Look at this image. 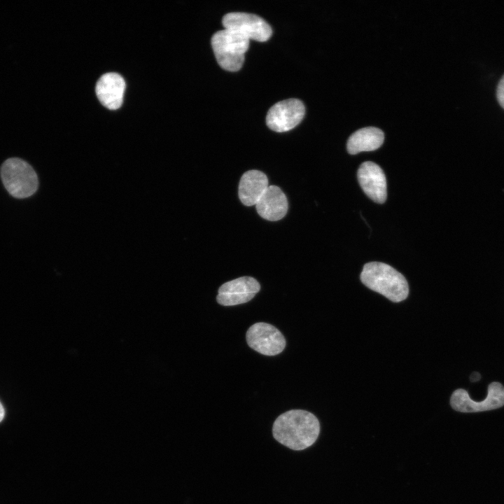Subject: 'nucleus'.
I'll return each instance as SVG.
<instances>
[{"instance_id":"f03ea898","label":"nucleus","mask_w":504,"mask_h":504,"mask_svg":"<svg viewBox=\"0 0 504 504\" xmlns=\"http://www.w3.org/2000/svg\"><path fill=\"white\" fill-rule=\"evenodd\" d=\"M360 278L365 286L393 302L403 301L408 296L409 286L405 276L386 263H366Z\"/></svg>"},{"instance_id":"9d476101","label":"nucleus","mask_w":504,"mask_h":504,"mask_svg":"<svg viewBox=\"0 0 504 504\" xmlns=\"http://www.w3.org/2000/svg\"><path fill=\"white\" fill-rule=\"evenodd\" d=\"M125 82L117 73H106L96 85V94L102 105L111 110L120 107L123 101Z\"/></svg>"},{"instance_id":"6e6552de","label":"nucleus","mask_w":504,"mask_h":504,"mask_svg":"<svg viewBox=\"0 0 504 504\" xmlns=\"http://www.w3.org/2000/svg\"><path fill=\"white\" fill-rule=\"evenodd\" d=\"M305 108L297 99H288L276 103L268 111L266 123L270 129L276 132L289 131L303 119Z\"/></svg>"},{"instance_id":"ddd939ff","label":"nucleus","mask_w":504,"mask_h":504,"mask_svg":"<svg viewBox=\"0 0 504 504\" xmlns=\"http://www.w3.org/2000/svg\"><path fill=\"white\" fill-rule=\"evenodd\" d=\"M384 140V134L379 128L367 127L354 132L348 139L346 149L351 155L379 148Z\"/></svg>"},{"instance_id":"9b49d317","label":"nucleus","mask_w":504,"mask_h":504,"mask_svg":"<svg viewBox=\"0 0 504 504\" xmlns=\"http://www.w3.org/2000/svg\"><path fill=\"white\" fill-rule=\"evenodd\" d=\"M255 205L258 214L270 221L283 218L288 211L286 195L276 186H269Z\"/></svg>"},{"instance_id":"423d86ee","label":"nucleus","mask_w":504,"mask_h":504,"mask_svg":"<svg viewBox=\"0 0 504 504\" xmlns=\"http://www.w3.org/2000/svg\"><path fill=\"white\" fill-rule=\"evenodd\" d=\"M222 22L225 29L237 31L249 40L267 41L272 34L271 27L265 20L251 13H229L223 16Z\"/></svg>"},{"instance_id":"f3484780","label":"nucleus","mask_w":504,"mask_h":504,"mask_svg":"<svg viewBox=\"0 0 504 504\" xmlns=\"http://www.w3.org/2000/svg\"><path fill=\"white\" fill-rule=\"evenodd\" d=\"M481 376L478 372H473L470 377V379L472 382H476L480 379Z\"/></svg>"},{"instance_id":"2eb2a0df","label":"nucleus","mask_w":504,"mask_h":504,"mask_svg":"<svg viewBox=\"0 0 504 504\" xmlns=\"http://www.w3.org/2000/svg\"><path fill=\"white\" fill-rule=\"evenodd\" d=\"M255 294H232V293H218L216 296V300L218 304L223 306H234L244 304L251 300Z\"/></svg>"},{"instance_id":"0eeeda50","label":"nucleus","mask_w":504,"mask_h":504,"mask_svg":"<svg viewBox=\"0 0 504 504\" xmlns=\"http://www.w3.org/2000/svg\"><path fill=\"white\" fill-rule=\"evenodd\" d=\"M452 408L461 412H477L494 410L504 405V387L498 382H492L488 387L486 398L475 401L462 388L454 391L450 398Z\"/></svg>"},{"instance_id":"7ed1b4c3","label":"nucleus","mask_w":504,"mask_h":504,"mask_svg":"<svg viewBox=\"0 0 504 504\" xmlns=\"http://www.w3.org/2000/svg\"><path fill=\"white\" fill-rule=\"evenodd\" d=\"M211 46L218 64L228 71H239L249 46V39L228 29L216 31L211 38Z\"/></svg>"},{"instance_id":"a211bd4d","label":"nucleus","mask_w":504,"mask_h":504,"mask_svg":"<svg viewBox=\"0 0 504 504\" xmlns=\"http://www.w3.org/2000/svg\"><path fill=\"white\" fill-rule=\"evenodd\" d=\"M4 416H5V410H4L3 405L0 402V422H1V421L4 419Z\"/></svg>"},{"instance_id":"f8f14e48","label":"nucleus","mask_w":504,"mask_h":504,"mask_svg":"<svg viewBox=\"0 0 504 504\" xmlns=\"http://www.w3.org/2000/svg\"><path fill=\"white\" fill-rule=\"evenodd\" d=\"M268 186V178L263 172L249 170L240 179L238 190L239 200L246 206L255 205Z\"/></svg>"},{"instance_id":"1a4fd4ad","label":"nucleus","mask_w":504,"mask_h":504,"mask_svg":"<svg viewBox=\"0 0 504 504\" xmlns=\"http://www.w3.org/2000/svg\"><path fill=\"white\" fill-rule=\"evenodd\" d=\"M359 184L374 202L382 204L387 197L386 178L382 169L373 162H363L357 172Z\"/></svg>"},{"instance_id":"4468645a","label":"nucleus","mask_w":504,"mask_h":504,"mask_svg":"<svg viewBox=\"0 0 504 504\" xmlns=\"http://www.w3.org/2000/svg\"><path fill=\"white\" fill-rule=\"evenodd\" d=\"M260 289V284L251 276H242L223 284L218 288V293L256 294Z\"/></svg>"},{"instance_id":"dca6fc26","label":"nucleus","mask_w":504,"mask_h":504,"mask_svg":"<svg viewBox=\"0 0 504 504\" xmlns=\"http://www.w3.org/2000/svg\"><path fill=\"white\" fill-rule=\"evenodd\" d=\"M496 97L499 104L504 108V75L498 82L496 90Z\"/></svg>"},{"instance_id":"39448f33","label":"nucleus","mask_w":504,"mask_h":504,"mask_svg":"<svg viewBox=\"0 0 504 504\" xmlns=\"http://www.w3.org/2000/svg\"><path fill=\"white\" fill-rule=\"evenodd\" d=\"M248 345L254 351L265 356H275L286 346V339L274 326L258 322L253 324L246 334Z\"/></svg>"},{"instance_id":"20e7f679","label":"nucleus","mask_w":504,"mask_h":504,"mask_svg":"<svg viewBox=\"0 0 504 504\" xmlns=\"http://www.w3.org/2000/svg\"><path fill=\"white\" fill-rule=\"evenodd\" d=\"M3 184L13 197L24 199L34 195L38 189V176L32 167L18 158L7 159L1 165Z\"/></svg>"},{"instance_id":"f257e3e1","label":"nucleus","mask_w":504,"mask_h":504,"mask_svg":"<svg viewBox=\"0 0 504 504\" xmlns=\"http://www.w3.org/2000/svg\"><path fill=\"white\" fill-rule=\"evenodd\" d=\"M319 432L317 417L303 410H291L280 414L272 426L274 439L296 451L312 446L317 440Z\"/></svg>"}]
</instances>
